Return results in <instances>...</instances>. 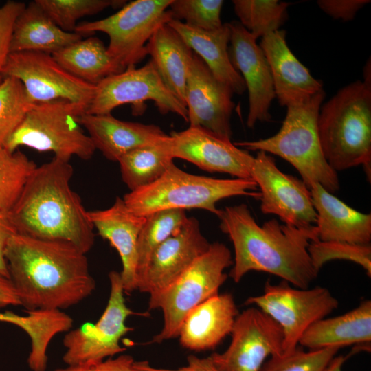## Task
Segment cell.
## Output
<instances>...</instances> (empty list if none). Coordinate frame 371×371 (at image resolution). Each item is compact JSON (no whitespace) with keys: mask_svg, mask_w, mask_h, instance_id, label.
I'll list each match as a JSON object with an SVG mask.
<instances>
[{"mask_svg":"<svg viewBox=\"0 0 371 371\" xmlns=\"http://www.w3.org/2000/svg\"><path fill=\"white\" fill-rule=\"evenodd\" d=\"M4 256L20 305L27 311L67 308L95 289L86 254L69 242L16 233Z\"/></svg>","mask_w":371,"mask_h":371,"instance_id":"6da1fadb","label":"cell"},{"mask_svg":"<svg viewBox=\"0 0 371 371\" xmlns=\"http://www.w3.org/2000/svg\"><path fill=\"white\" fill-rule=\"evenodd\" d=\"M217 216L221 230L233 244L234 258L229 276L234 282L257 271L305 289L317 277L308 251L310 243L318 240L315 226L296 227L276 218L260 226L245 204L226 207Z\"/></svg>","mask_w":371,"mask_h":371,"instance_id":"7a4b0ae2","label":"cell"},{"mask_svg":"<svg viewBox=\"0 0 371 371\" xmlns=\"http://www.w3.org/2000/svg\"><path fill=\"white\" fill-rule=\"evenodd\" d=\"M73 173L69 161L56 157L35 168L10 211L17 233L67 241L85 254L90 251L94 228L71 188Z\"/></svg>","mask_w":371,"mask_h":371,"instance_id":"3957f363","label":"cell"},{"mask_svg":"<svg viewBox=\"0 0 371 371\" xmlns=\"http://www.w3.org/2000/svg\"><path fill=\"white\" fill-rule=\"evenodd\" d=\"M318 134L323 155L336 172L363 166L371 179V82L356 80L320 107Z\"/></svg>","mask_w":371,"mask_h":371,"instance_id":"277c9868","label":"cell"},{"mask_svg":"<svg viewBox=\"0 0 371 371\" xmlns=\"http://www.w3.org/2000/svg\"><path fill=\"white\" fill-rule=\"evenodd\" d=\"M324 97L323 89L305 100L287 106L282 126L273 136L236 142L234 145L280 157L295 168L308 188L317 183L330 193L337 192L339 189L338 176L323 155L318 134L317 119Z\"/></svg>","mask_w":371,"mask_h":371,"instance_id":"5b68a950","label":"cell"},{"mask_svg":"<svg viewBox=\"0 0 371 371\" xmlns=\"http://www.w3.org/2000/svg\"><path fill=\"white\" fill-rule=\"evenodd\" d=\"M251 179H215L182 170L174 162L155 182L130 191L122 198L135 214L147 216L166 210L202 209L218 216L216 203L237 196L259 199L260 192Z\"/></svg>","mask_w":371,"mask_h":371,"instance_id":"8992f818","label":"cell"},{"mask_svg":"<svg viewBox=\"0 0 371 371\" xmlns=\"http://www.w3.org/2000/svg\"><path fill=\"white\" fill-rule=\"evenodd\" d=\"M233 265L232 254L222 243H210L207 250L196 258L172 284L150 295L149 310L159 308L163 327L150 343H161L178 337L188 314L207 299L219 294L226 281L225 270Z\"/></svg>","mask_w":371,"mask_h":371,"instance_id":"52a82bcc","label":"cell"},{"mask_svg":"<svg viewBox=\"0 0 371 371\" xmlns=\"http://www.w3.org/2000/svg\"><path fill=\"white\" fill-rule=\"evenodd\" d=\"M85 113L82 106L65 100L32 104L4 147L11 152L20 146L52 152L67 161L73 156L89 159L96 149L78 122Z\"/></svg>","mask_w":371,"mask_h":371,"instance_id":"ba28073f","label":"cell"},{"mask_svg":"<svg viewBox=\"0 0 371 371\" xmlns=\"http://www.w3.org/2000/svg\"><path fill=\"white\" fill-rule=\"evenodd\" d=\"M172 0H135L115 14L94 21L77 24L74 32L93 35L104 32L109 38L107 50L125 70L146 56V45L153 33L172 19L168 10Z\"/></svg>","mask_w":371,"mask_h":371,"instance_id":"9c48e42d","label":"cell"},{"mask_svg":"<svg viewBox=\"0 0 371 371\" xmlns=\"http://www.w3.org/2000/svg\"><path fill=\"white\" fill-rule=\"evenodd\" d=\"M245 304L258 308L280 326L283 352H289L299 346L306 330L335 310L339 302L326 288L299 289L282 280L278 284L267 281L263 293L248 297Z\"/></svg>","mask_w":371,"mask_h":371,"instance_id":"30bf717a","label":"cell"},{"mask_svg":"<svg viewBox=\"0 0 371 371\" xmlns=\"http://www.w3.org/2000/svg\"><path fill=\"white\" fill-rule=\"evenodd\" d=\"M109 278V297L98 321L70 330L63 338L66 351L63 360L67 366L96 363L122 352L126 348L120 341L133 330L126 324L127 318L132 315H147L137 313L126 305L120 272L111 271Z\"/></svg>","mask_w":371,"mask_h":371,"instance_id":"8fae6325","label":"cell"},{"mask_svg":"<svg viewBox=\"0 0 371 371\" xmlns=\"http://www.w3.org/2000/svg\"><path fill=\"white\" fill-rule=\"evenodd\" d=\"M148 100L154 102L161 114L172 113L188 122L186 106L166 87L151 60L139 68L130 67L108 76L97 84L85 113L110 114L120 106L131 104L133 114L138 115L144 112L145 102Z\"/></svg>","mask_w":371,"mask_h":371,"instance_id":"7c38bea8","label":"cell"},{"mask_svg":"<svg viewBox=\"0 0 371 371\" xmlns=\"http://www.w3.org/2000/svg\"><path fill=\"white\" fill-rule=\"evenodd\" d=\"M2 75L21 82L30 104L65 100L82 106L86 112L95 90V85L74 76L52 54L41 52H10Z\"/></svg>","mask_w":371,"mask_h":371,"instance_id":"4fadbf2b","label":"cell"},{"mask_svg":"<svg viewBox=\"0 0 371 371\" xmlns=\"http://www.w3.org/2000/svg\"><path fill=\"white\" fill-rule=\"evenodd\" d=\"M251 179L260 190L263 214L276 215L283 223L296 227L315 226L317 214L310 189L302 179L282 172L267 153L257 151Z\"/></svg>","mask_w":371,"mask_h":371,"instance_id":"5bb4252c","label":"cell"},{"mask_svg":"<svg viewBox=\"0 0 371 371\" xmlns=\"http://www.w3.org/2000/svg\"><path fill=\"white\" fill-rule=\"evenodd\" d=\"M230 335L227 348L210 355L224 371H259L267 357L283 352L282 328L255 306L238 313Z\"/></svg>","mask_w":371,"mask_h":371,"instance_id":"9a60e30c","label":"cell"},{"mask_svg":"<svg viewBox=\"0 0 371 371\" xmlns=\"http://www.w3.org/2000/svg\"><path fill=\"white\" fill-rule=\"evenodd\" d=\"M233 93L194 53L185 90L190 126L203 128L231 140V116L235 106Z\"/></svg>","mask_w":371,"mask_h":371,"instance_id":"2e32d148","label":"cell"},{"mask_svg":"<svg viewBox=\"0 0 371 371\" xmlns=\"http://www.w3.org/2000/svg\"><path fill=\"white\" fill-rule=\"evenodd\" d=\"M169 145L173 159L186 160L207 172L251 179L254 157L230 139L203 128L190 126L183 131L172 132Z\"/></svg>","mask_w":371,"mask_h":371,"instance_id":"e0dca14e","label":"cell"},{"mask_svg":"<svg viewBox=\"0 0 371 371\" xmlns=\"http://www.w3.org/2000/svg\"><path fill=\"white\" fill-rule=\"evenodd\" d=\"M210 243L202 234L198 220L188 218L181 229L152 253L137 278V290L149 295L162 291L175 282L205 253Z\"/></svg>","mask_w":371,"mask_h":371,"instance_id":"ac0fdd59","label":"cell"},{"mask_svg":"<svg viewBox=\"0 0 371 371\" xmlns=\"http://www.w3.org/2000/svg\"><path fill=\"white\" fill-rule=\"evenodd\" d=\"M228 25L230 29L229 58L248 91L247 126L253 128L257 122L271 120L269 109L276 98L271 73L257 40L239 21H233Z\"/></svg>","mask_w":371,"mask_h":371,"instance_id":"d6986e66","label":"cell"},{"mask_svg":"<svg viewBox=\"0 0 371 371\" xmlns=\"http://www.w3.org/2000/svg\"><path fill=\"white\" fill-rule=\"evenodd\" d=\"M87 215L98 234L118 252L124 291L131 294L137 290V240L146 217L133 213L118 196L110 207L87 211Z\"/></svg>","mask_w":371,"mask_h":371,"instance_id":"ffe728a7","label":"cell"},{"mask_svg":"<svg viewBox=\"0 0 371 371\" xmlns=\"http://www.w3.org/2000/svg\"><path fill=\"white\" fill-rule=\"evenodd\" d=\"M260 47L269 63L276 98L287 106L302 102L323 90V84L289 49L286 32L278 30L261 38Z\"/></svg>","mask_w":371,"mask_h":371,"instance_id":"44dd1931","label":"cell"},{"mask_svg":"<svg viewBox=\"0 0 371 371\" xmlns=\"http://www.w3.org/2000/svg\"><path fill=\"white\" fill-rule=\"evenodd\" d=\"M78 122L95 149L109 160L117 161L128 152L162 142L168 137L155 124L122 121L110 114L83 113Z\"/></svg>","mask_w":371,"mask_h":371,"instance_id":"7402d4cb","label":"cell"},{"mask_svg":"<svg viewBox=\"0 0 371 371\" xmlns=\"http://www.w3.org/2000/svg\"><path fill=\"white\" fill-rule=\"evenodd\" d=\"M238 311L230 293L218 294L192 309L178 337L182 347L195 352L216 348L230 335Z\"/></svg>","mask_w":371,"mask_h":371,"instance_id":"603a6c76","label":"cell"},{"mask_svg":"<svg viewBox=\"0 0 371 371\" xmlns=\"http://www.w3.org/2000/svg\"><path fill=\"white\" fill-rule=\"evenodd\" d=\"M309 189L317 214L315 227L319 240L370 244V213L353 209L317 183Z\"/></svg>","mask_w":371,"mask_h":371,"instance_id":"cb8c5ba5","label":"cell"},{"mask_svg":"<svg viewBox=\"0 0 371 371\" xmlns=\"http://www.w3.org/2000/svg\"><path fill=\"white\" fill-rule=\"evenodd\" d=\"M168 25L202 59L217 80L228 86L234 93L240 95L244 93L246 90L245 82L229 58L230 29L228 23L210 31L194 28L175 19L170 20Z\"/></svg>","mask_w":371,"mask_h":371,"instance_id":"d4e9b609","label":"cell"},{"mask_svg":"<svg viewBox=\"0 0 371 371\" xmlns=\"http://www.w3.org/2000/svg\"><path fill=\"white\" fill-rule=\"evenodd\" d=\"M371 341V301L363 300L343 315L321 319L301 337L299 346L309 350L342 348Z\"/></svg>","mask_w":371,"mask_h":371,"instance_id":"484cf974","label":"cell"},{"mask_svg":"<svg viewBox=\"0 0 371 371\" xmlns=\"http://www.w3.org/2000/svg\"><path fill=\"white\" fill-rule=\"evenodd\" d=\"M82 38L60 28L34 0L25 6L14 21L10 50L52 54Z\"/></svg>","mask_w":371,"mask_h":371,"instance_id":"4316f807","label":"cell"},{"mask_svg":"<svg viewBox=\"0 0 371 371\" xmlns=\"http://www.w3.org/2000/svg\"><path fill=\"white\" fill-rule=\"evenodd\" d=\"M156 70L169 90L185 106V90L194 52L183 38L164 24L146 45Z\"/></svg>","mask_w":371,"mask_h":371,"instance_id":"83f0119b","label":"cell"},{"mask_svg":"<svg viewBox=\"0 0 371 371\" xmlns=\"http://www.w3.org/2000/svg\"><path fill=\"white\" fill-rule=\"evenodd\" d=\"M52 55L68 72L95 85L108 76L124 71L96 36L80 39Z\"/></svg>","mask_w":371,"mask_h":371,"instance_id":"f1b7e54d","label":"cell"},{"mask_svg":"<svg viewBox=\"0 0 371 371\" xmlns=\"http://www.w3.org/2000/svg\"><path fill=\"white\" fill-rule=\"evenodd\" d=\"M168 137L161 142L135 148L122 156L120 165L123 181L133 191L157 180L173 163Z\"/></svg>","mask_w":371,"mask_h":371,"instance_id":"f546056e","label":"cell"},{"mask_svg":"<svg viewBox=\"0 0 371 371\" xmlns=\"http://www.w3.org/2000/svg\"><path fill=\"white\" fill-rule=\"evenodd\" d=\"M185 210H166L146 216L137 240V278L144 271L153 251L177 233L188 219Z\"/></svg>","mask_w":371,"mask_h":371,"instance_id":"4dcf8cb0","label":"cell"},{"mask_svg":"<svg viewBox=\"0 0 371 371\" xmlns=\"http://www.w3.org/2000/svg\"><path fill=\"white\" fill-rule=\"evenodd\" d=\"M232 3L239 23L256 40L280 30L290 5L278 0H234Z\"/></svg>","mask_w":371,"mask_h":371,"instance_id":"1f68e13d","label":"cell"},{"mask_svg":"<svg viewBox=\"0 0 371 371\" xmlns=\"http://www.w3.org/2000/svg\"><path fill=\"white\" fill-rule=\"evenodd\" d=\"M36 167L19 149L11 152L0 146V211L12 210Z\"/></svg>","mask_w":371,"mask_h":371,"instance_id":"d6a6232c","label":"cell"},{"mask_svg":"<svg viewBox=\"0 0 371 371\" xmlns=\"http://www.w3.org/2000/svg\"><path fill=\"white\" fill-rule=\"evenodd\" d=\"M63 30L74 32L80 19L98 14L108 8H121L124 0H35Z\"/></svg>","mask_w":371,"mask_h":371,"instance_id":"836d02e7","label":"cell"},{"mask_svg":"<svg viewBox=\"0 0 371 371\" xmlns=\"http://www.w3.org/2000/svg\"><path fill=\"white\" fill-rule=\"evenodd\" d=\"M32 104L19 80L14 77L3 78L0 85V146H5Z\"/></svg>","mask_w":371,"mask_h":371,"instance_id":"e575fe53","label":"cell"},{"mask_svg":"<svg viewBox=\"0 0 371 371\" xmlns=\"http://www.w3.org/2000/svg\"><path fill=\"white\" fill-rule=\"evenodd\" d=\"M308 251L317 272L328 262L345 260L362 267L368 276H371V245L351 244L343 242L312 241Z\"/></svg>","mask_w":371,"mask_h":371,"instance_id":"d590c367","label":"cell"},{"mask_svg":"<svg viewBox=\"0 0 371 371\" xmlns=\"http://www.w3.org/2000/svg\"><path fill=\"white\" fill-rule=\"evenodd\" d=\"M341 348L304 351L300 346L289 352L269 357L259 371H323Z\"/></svg>","mask_w":371,"mask_h":371,"instance_id":"8d00e7d4","label":"cell"},{"mask_svg":"<svg viewBox=\"0 0 371 371\" xmlns=\"http://www.w3.org/2000/svg\"><path fill=\"white\" fill-rule=\"evenodd\" d=\"M222 0H172L169 5L172 19L206 31L220 28Z\"/></svg>","mask_w":371,"mask_h":371,"instance_id":"74e56055","label":"cell"},{"mask_svg":"<svg viewBox=\"0 0 371 371\" xmlns=\"http://www.w3.org/2000/svg\"><path fill=\"white\" fill-rule=\"evenodd\" d=\"M26 4L8 1L0 7V85L3 80L2 72L10 53V46L14 21Z\"/></svg>","mask_w":371,"mask_h":371,"instance_id":"f35d334b","label":"cell"},{"mask_svg":"<svg viewBox=\"0 0 371 371\" xmlns=\"http://www.w3.org/2000/svg\"><path fill=\"white\" fill-rule=\"evenodd\" d=\"M148 361H137L129 355H121L96 363L67 366L54 371H148Z\"/></svg>","mask_w":371,"mask_h":371,"instance_id":"ab89813d","label":"cell"},{"mask_svg":"<svg viewBox=\"0 0 371 371\" xmlns=\"http://www.w3.org/2000/svg\"><path fill=\"white\" fill-rule=\"evenodd\" d=\"M370 2L368 0H319L317 4L333 19L348 21L352 20L357 13Z\"/></svg>","mask_w":371,"mask_h":371,"instance_id":"60d3db41","label":"cell"},{"mask_svg":"<svg viewBox=\"0 0 371 371\" xmlns=\"http://www.w3.org/2000/svg\"><path fill=\"white\" fill-rule=\"evenodd\" d=\"M16 233L10 212L0 211V273L8 278L9 274L4 252L9 239Z\"/></svg>","mask_w":371,"mask_h":371,"instance_id":"b9f144b4","label":"cell"},{"mask_svg":"<svg viewBox=\"0 0 371 371\" xmlns=\"http://www.w3.org/2000/svg\"><path fill=\"white\" fill-rule=\"evenodd\" d=\"M146 369L148 371H224L210 357L200 358L190 355L187 358V364L184 366L175 368H155L148 363Z\"/></svg>","mask_w":371,"mask_h":371,"instance_id":"7bdbcfd3","label":"cell"},{"mask_svg":"<svg viewBox=\"0 0 371 371\" xmlns=\"http://www.w3.org/2000/svg\"><path fill=\"white\" fill-rule=\"evenodd\" d=\"M18 305L20 302L10 280L0 273V308Z\"/></svg>","mask_w":371,"mask_h":371,"instance_id":"ee69618b","label":"cell"},{"mask_svg":"<svg viewBox=\"0 0 371 371\" xmlns=\"http://www.w3.org/2000/svg\"><path fill=\"white\" fill-rule=\"evenodd\" d=\"M346 358V356L335 355L323 371H342V366Z\"/></svg>","mask_w":371,"mask_h":371,"instance_id":"f6af8a7d","label":"cell"},{"mask_svg":"<svg viewBox=\"0 0 371 371\" xmlns=\"http://www.w3.org/2000/svg\"><path fill=\"white\" fill-rule=\"evenodd\" d=\"M10 319V311L5 313H0V322H8Z\"/></svg>","mask_w":371,"mask_h":371,"instance_id":"bcb514c9","label":"cell"}]
</instances>
